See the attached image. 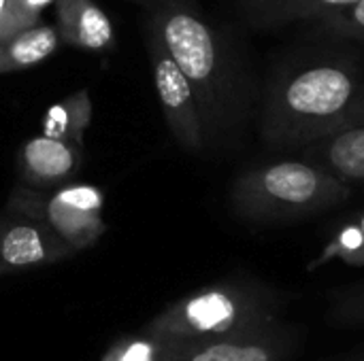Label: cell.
Segmentation results:
<instances>
[{
  "instance_id": "cell-1",
  "label": "cell",
  "mask_w": 364,
  "mask_h": 361,
  "mask_svg": "<svg viewBox=\"0 0 364 361\" xmlns=\"http://www.w3.org/2000/svg\"><path fill=\"white\" fill-rule=\"evenodd\" d=\"M147 23L190 81L209 149H228L256 115L258 91L241 47L203 11L154 9Z\"/></svg>"
},
{
  "instance_id": "cell-2",
  "label": "cell",
  "mask_w": 364,
  "mask_h": 361,
  "mask_svg": "<svg viewBox=\"0 0 364 361\" xmlns=\"http://www.w3.org/2000/svg\"><path fill=\"white\" fill-rule=\"evenodd\" d=\"M358 89V66L348 55L318 53L284 64L260 98L262 143L271 151H303L343 128Z\"/></svg>"
},
{
  "instance_id": "cell-3",
  "label": "cell",
  "mask_w": 364,
  "mask_h": 361,
  "mask_svg": "<svg viewBox=\"0 0 364 361\" xmlns=\"http://www.w3.org/2000/svg\"><path fill=\"white\" fill-rule=\"evenodd\" d=\"M284 294L254 277H228L154 317L145 328L192 347L239 338L282 321Z\"/></svg>"
},
{
  "instance_id": "cell-4",
  "label": "cell",
  "mask_w": 364,
  "mask_h": 361,
  "mask_svg": "<svg viewBox=\"0 0 364 361\" xmlns=\"http://www.w3.org/2000/svg\"><path fill=\"white\" fill-rule=\"evenodd\" d=\"M350 198L352 187L305 157L254 164L228 189L232 215L247 226L299 223L343 206Z\"/></svg>"
},
{
  "instance_id": "cell-5",
  "label": "cell",
  "mask_w": 364,
  "mask_h": 361,
  "mask_svg": "<svg viewBox=\"0 0 364 361\" xmlns=\"http://www.w3.org/2000/svg\"><path fill=\"white\" fill-rule=\"evenodd\" d=\"M102 204V191L92 185H68L53 194L17 187L11 194L9 211L45 223L77 253L105 234Z\"/></svg>"
},
{
  "instance_id": "cell-6",
  "label": "cell",
  "mask_w": 364,
  "mask_h": 361,
  "mask_svg": "<svg viewBox=\"0 0 364 361\" xmlns=\"http://www.w3.org/2000/svg\"><path fill=\"white\" fill-rule=\"evenodd\" d=\"M145 40L151 60L158 100L173 138L183 151L192 155H207L211 149H209L203 115L198 109V100L194 96L190 81L186 79V74L181 72V68L164 47L162 38L156 34V30L149 23L145 26Z\"/></svg>"
},
{
  "instance_id": "cell-7",
  "label": "cell",
  "mask_w": 364,
  "mask_h": 361,
  "mask_svg": "<svg viewBox=\"0 0 364 361\" xmlns=\"http://www.w3.org/2000/svg\"><path fill=\"white\" fill-rule=\"evenodd\" d=\"M75 251L45 223L15 215L0 221V274L55 264Z\"/></svg>"
},
{
  "instance_id": "cell-8",
  "label": "cell",
  "mask_w": 364,
  "mask_h": 361,
  "mask_svg": "<svg viewBox=\"0 0 364 361\" xmlns=\"http://www.w3.org/2000/svg\"><path fill=\"white\" fill-rule=\"evenodd\" d=\"M299 347L296 328L279 321L254 334L200 347L179 361H290Z\"/></svg>"
},
{
  "instance_id": "cell-9",
  "label": "cell",
  "mask_w": 364,
  "mask_h": 361,
  "mask_svg": "<svg viewBox=\"0 0 364 361\" xmlns=\"http://www.w3.org/2000/svg\"><path fill=\"white\" fill-rule=\"evenodd\" d=\"M83 162V145L51 138V136H36L30 138L19 155L21 177L32 189H47L70 181Z\"/></svg>"
},
{
  "instance_id": "cell-10",
  "label": "cell",
  "mask_w": 364,
  "mask_h": 361,
  "mask_svg": "<svg viewBox=\"0 0 364 361\" xmlns=\"http://www.w3.org/2000/svg\"><path fill=\"white\" fill-rule=\"evenodd\" d=\"M301 155L348 187L364 183V126H346L305 147Z\"/></svg>"
},
{
  "instance_id": "cell-11",
  "label": "cell",
  "mask_w": 364,
  "mask_h": 361,
  "mask_svg": "<svg viewBox=\"0 0 364 361\" xmlns=\"http://www.w3.org/2000/svg\"><path fill=\"white\" fill-rule=\"evenodd\" d=\"M58 36L73 47L109 51L115 45L113 23L94 0H55Z\"/></svg>"
},
{
  "instance_id": "cell-12",
  "label": "cell",
  "mask_w": 364,
  "mask_h": 361,
  "mask_svg": "<svg viewBox=\"0 0 364 361\" xmlns=\"http://www.w3.org/2000/svg\"><path fill=\"white\" fill-rule=\"evenodd\" d=\"M245 21L256 30H275L305 19H322L363 0H235Z\"/></svg>"
},
{
  "instance_id": "cell-13",
  "label": "cell",
  "mask_w": 364,
  "mask_h": 361,
  "mask_svg": "<svg viewBox=\"0 0 364 361\" xmlns=\"http://www.w3.org/2000/svg\"><path fill=\"white\" fill-rule=\"evenodd\" d=\"M60 36L55 28L38 21L9 38L0 40V74L23 70L41 64L58 49Z\"/></svg>"
},
{
  "instance_id": "cell-14",
  "label": "cell",
  "mask_w": 364,
  "mask_h": 361,
  "mask_svg": "<svg viewBox=\"0 0 364 361\" xmlns=\"http://www.w3.org/2000/svg\"><path fill=\"white\" fill-rule=\"evenodd\" d=\"M196 349L200 347H192L183 340L160 336L143 328L141 332L113 343L100 361H179Z\"/></svg>"
},
{
  "instance_id": "cell-15",
  "label": "cell",
  "mask_w": 364,
  "mask_h": 361,
  "mask_svg": "<svg viewBox=\"0 0 364 361\" xmlns=\"http://www.w3.org/2000/svg\"><path fill=\"white\" fill-rule=\"evenodd\" d=\"M92 121V100L87 89H81L66 100L53 104L43 117V134L51 138L83 145V134Z\"/></svg>"
},
{
  "instance_id": "cell-16",
  "label": "cell",
  "mask_w": 364,
  "mask_h": 361,
  "mask_svg": "<svg viewBox=\"0 0 364 361\" xmlns=\"http://www.w3.org/2000/svg\"><path fill=\"white\" fill-rule=\"evenodd\" d=\"M331 262H341L350 268L364 266V211L331 230L320 255L316 257V262H311V268Z\"/></svg>"
},
{
  "instance_id": "cell-17",
  "label": "cell",
  "mask_w": 364,
  "mask_h": 361,
  "mask_svg": "<svg viewBox=\"0 0 364 361\" xmlns=\"http://www.w3.org/2000/svg\"><path fill=\"white\" fill-rule=\"evenodd\" d=\"M55 0H0V40L41 21V13Z\"/></svg>"
},
{
  "instance_id": "cell-18",
  "label": "cell",
  "mask_w": 364,
  "mask_h": 361,
  "mask_svg": "<svg viewBox=\"0 0 364 361\" xmlns=\"http://www.w3.org/2000/svg\"><path fill=\"white\" fill-rule=\"evenodd\" d=\"M326 317L341 328H364V283L335 291Z\"/></svg>"
},
{
  "instance_id": "cell-19",
  "label": "cell",
  "mask_w": 364,
  "mask_h": 361,
  "mask_svg": "<svg viewBox=\"0 0 364 361\" xmlns=\"http://www.w3.org/2000/svg\"><path fill=\"white\" fill-rule=\"evenodd\" d=\"M318 30L331 38L339 40H354L364 45V0L356 6L337 11L316 21Z\"/></svg>"
},
{
  "instance_id": "cell-20",
  "label": "cell",
  "mask_w": 364,
  "mask_h": 361,
  "mask_svg": "<svg viewBox=\"0 0 364 361\" xmlns=\"http://www.w3.org/2000/svg\"><path fill=\"white\" fill-rule=\"evenodd\" d=\"M346 126H364V85H360L348 115H346V121H343V128ZM341 130V128H339Z\"/></svg>"
},
{
  "instance_id": "cell-21",
  "label": "cell",
  "mask_w": 364,
  "mask_h": 361,
  "mask_svg": "<svg viewBox=\"0 0 364 361\" xmlns=\"http://www.w3.org/2000/svg\"><path fill=\"white\" fill-rule=\"evenodd\" d=\"M147 4L151 11L154 9H186V11H200L196 0H139Z\"/></svg>"
},
{
  "instance_id": "cell-22",
  "label": "cell",
  "mask_w": 364,
  "mask_h": 361,
  "mask_svg": "<svg viewBox=\"0 0 364 361\" xmlns=\"http://www.w3.org/2000/svg\"><path fill=\"white\" fill-rule=\"evenodd\" d=\"M328 361H364V349H358L354 353H348V355H341V357H335V360Z\"/></svg>"
}]
</instances>
